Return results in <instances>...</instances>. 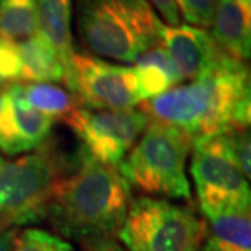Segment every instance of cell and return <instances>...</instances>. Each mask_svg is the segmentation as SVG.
I'll list each match as a JSON object with an SVG mask.
<instances>
[{
  "label": "cell",
  "instance_id": "cell-1",
  "mask_svg": "<svg viewBox=\"0 0 251 251\" xmlns=\"http://www.w3.org/2000/svg\"><path fill=\"white\" fill-rule=\"evenodd\" d=\"M250 94L249 67L225 53L211 72L145 100L141 110L150 120L175 127L197 141L247 128Z\"/></svg>",
  "mask_w": 251,
  "mask_h": 251
},
{
  "label": "cell",
  "instance_id": "cell-2",
  "mask_svg": "<svg viewBox=\"0 0 251 251\" xmlns=\"http://www.w3.org/2000/svg\"><path fill=\"white\" fill-rule=\"evenodd\" d=\"M130 202V184L117 168L84 153L80 166L54 183L45 218L63 237L82 243L117 234Z\"/></svg>",
  "mask_w": 251,
  "mask_h": 251
},
{
  "label": "cell",
  "instance_id": "cell-3",
  "mask_svg": "<svg viewBox=\"0 0 251 251\" xmlns=\"http://www.w3.org/2000/svg\"><path fill=\"white\" fill-rule=\"evenodd\" d=\"M84 46L100 59L134 63L161 42L163 23L148 0H73Z\"/></svg>",
  "mask_w": 251,
  "mask_h": 251
},
{
  "label": "cell",
  "instance_id": "cell-4",
  "mask_svg": "<svg viewBox=\"0 0 251 251\" xmlns=\"http://www.w3.org/2000/svg\"><path fill=\"white\" fill-rule=\"evenodd\" d=\"M193 144L190 135L175 127L148 123L117 171L130 187L145 194L190 200L186 166Z\"/></svg>",
  "mask_w": 251,
  "mask_h": 251
},
{
  "label": "cell",
  "instance_id": "cell-5",
  "mask_svg": "<svg viewBox=\"0 0 251 251\" xmlns=\"http://www.w3.org/2000/svg\"><path fill=\"white\" fill-rule=\"evenodd\" d=\"M206 224L188 206L169 200H131L117 239L128 251H200Z\"/></svg>",
  "mask_w": 251,
  "mask_h": 251
},
{
  "label": "cell",
  "instance_id": "cell-6",
  "mask_svg": "<svg viewBox=\"0 0 251 251\" xmlns=\"http://www.w3.org/2000/svg\"><path fill=\"white\" fill-rule=\"evenodd\" d=\"M62 171L59 155L45 145L16 159L0 155V222L18 226L45 218Z\"/></svg>",
  "mask_w": 251,
  "mask_h": 251
},
{
  "label": "cell",
  "instance_id": "cell-7",
  "mask_svg": "<svg viewBox=\"0 0 251 251\" xmlns=\"http://www.w3.org/2000/svg\"><path fill=\"white\" fill-rule=\"evenodd\" d=\"M191 176L201 212L206 219L230 212L250 211L249 179L239 169L225 133L193 144Z\"/></svg>",
  "mask_w": 251,
  "mask_h": 251
},
{
  "label": "cell",
  "instance_id": "cell-8",
  "mask_svg": "<svg viewBox=\"0 0 251 251\" xmlns=\"http://www.w3.org/2000/svg\"><path fill=\"white\" fill-rule=\"evenodd\" d=\"M78 137L84 153L94 161L117 168L137 143L150 119L143 110L75 108L64 119Z\"/></svg>",
  "mask_w": 251,
  "mask_h": 251
},
{
  "label": "cell",
  "instance_id": "cell-9",
  "mask_svg": "<svg viewBox=\"0 0 251 251\" xmlns=\"http://www.w3.org/2000/svg\"><path fill=\"white\" fill-rule=\"evenodd\" d=\"M66 85L85 108L130 109L143 102L134 67L97 56L74 53Z\"/></svg>",
  "mask_w": 251,
  "mask_h": 251
},
{
  "label": "cell",
  "instance_id": "cell-10",
  "mask_svg": "<svg viewBox=\"0 0 251 251\" xmlns=\"http://www.w3.org/2000/svg\"><path fill=\"white\" fill-rule=\"evenodd\" d=\"M161 42L171 54L181 80L202 77L225 54L206 29L187 24L163 25Z\"/></svg>",
  "mask_w": 251,
  "mask_h": 251
},
{
  "label": "cell",
  "instance_id": "cell-11",
  "mask_svg": "<svg viewBox=\"0 0 251 251\" xmlns=\"http://www.w3.org/2000/svg\"><path fill=\"white\" fill-rule=\"evenodd\" d=\"M251 14L237 0H218L212 20V38L225 53L240 62L250 59Z\"/></svg>",
  "mask_w": 251,
  "mask_h": 251
},
{
  "label": "cell",
  "instance_id": "cell-12",
  "mask_svg": "<svg viewBox=\"0 0 251 251\" xmlns=\"http://www.w3.org/2000/svg\"><path fill=\"white\" fill-rule=\"evenodd\" d=\"M73 0H38L39 32L53 46L66 70V80L72 72L74 42H73Z\"/></svg>",
  "mask_w": 251,
  "mask_h": 251
},
{
  "label": "cell",
  "instance_id": "cell-13",
  "mask_svg": "<svg viewBox=\"0 0 251 251\" xmlns=\"http://www.w3.org/2000/svg\"><path fill=\"white\" fill-rule=\"evenodd\" d=\"M21 62L20 80L29 82H64L66 70L50 42L39 31L17 44Z\"/></svg>",
  "mask_w": 251,
  "mask_h": 251
},
{
  "label": "cell",
  "instance_id": "cell-14",
  "mask_svg": "<svg viewBox=\"0 0 251 251\" xmlns=\"http://www.w3.org/2000/svg\"><path fill=\"white\" fill-rule=\"evenodd\" d=\"M134 70L143 100L155 98L183 81L162 42L148 48L135 59Z\"/></svg>",
  "mask_w": 251,
  "mask_h": 251
},
{
  "label": "cell",
  "instance_id": "cell-15",
  "mask_svg": "<svg viewBox=\"0 0 251 251\" xmlns=\"http://www.w3.org/2000/svg\"><path fill=\"white\" fill-rule=\"evenodd\" d=\"M6 92L10 99L13 120L17 130L18 145L21 152H28L44 147L52 133L54 119L46 116L28 103L20 82L6 85Z\"/></svg>",
  "mask_w": 251,
  "mask_h": 251
},
{
  "label": "cell",
  "instance_id": "cell-16",
  "mask_svg": "<svg viewBox=\"0 0 251 251\" xmlns=\"http://www.w3.org/2000/svg\"><path fill=\"white\" fill-rule=\"evenodd\" d=\"M38 31V0H0L1 38L18 44Z\"/></svg>",
  "mask_w": 251,
  "mask_h": 251
},
{
  "label": "cell",
  "instance_id": "cell-17",
  "mask_svg": "<svg viewBox=\"0 0 251 251\" xmlns=\"http://www.w3.org/2000/svg\"><path fill=\"white\" fill-rule=\"evenodd\" d=\"M23 95L28 103L52 119H66L77 108V99L72 92L53 82L21 84Z\"/></svg>",
  "mask_w": 251,
  "mask_h": 251
},
{
  "label": "cell",
  "instance_id": "cell-18",
  "mask_svg": "<svg viewBox=\"0 0 251 251\" xmlns=\"http://www.w3.org/2000/svg\"><path fill=\"white\" fill-rule=\"evenodd\" d=\"M212 239L229 251H251L250 211L230 212L206 219Z\"/></svg>",
  "mask_w": 251,
  "mask_h": 251
},
{
  "label": "cell",
  "instance_id": "cell-19",
  "mask_svg": "<svg viewBox=\"0 0 251 251\" xmlns=\"http://www.w3.org/2000/svg\"><path fill=\"white\" fill-rule=\"evenodd\" d=\"M13 251H74V249L60 236L42 229L29 227L23 232H17Z\"/></svg>",
  "mask_w": 251,
  "mask_h": 251
},
{
  "label": "cell",
  "instance_id": "cell-20",
  "mask_svg": "<svg viewBox=\"0 0 251 251\" xmlns=\"http://www.w3.org/2000/svg\"><path fill=\"white\" fill-rule=\"evenodd\" d=\"M0 151L9 155L21 153L18 145L17 130L13 120L10 99L6 88H0Z\"/></svg>",
  "mask_w": 251,
  "mask_h": 251
},
{
  "label": "cell",
  "instance_id": "cell-21",
  "mask_svg": "<svg viewBox=\"0 0 251 251\" xmlns=\"http://www.w3.org/2000/svg\"><path fill=\"white\" fill-rule=\"evenodd\" d=\"M218 0H176L179 13L190 25L209 28L215 14Z\"/></svg>",
  "mask_w": 251,
  "mask_h": 251
},
{
  "label": "cell",
  "instance_id": "cell-22",
  "mask_svg": "<svg viewBox=\"0 0 251 251\" xmlns=\"http://www.w3.org/2000/svg\"><path fill=\"white\" fill-rule=\"evenodd\" d=\"M226 140L229 144V150L233 159L237 163L243 175L250 180L251 176V143L250 134L247 128H233L225 131Z\"/></svg>",
  "mask_w": 251,
  "mask_h": 251
},
{
  "label": "cell",
  "instance_id": "cell-23",
  "mask_svg": "<svg viewBox=\"0 0 251 251\" xmlns=\"http://www.w3.org/2000/svg\"><path fill=\"white\" fill-rule=\"evenodd\" d=\"M21 62L17 44H13L0 36V87L20 80Z\"/></svg>",
  "mask_w": 251,
  "mask_h": 251
},
{
  "label": "cell",
  "instance_id": "cell-24",
  "mask_svg": "<svg viewBox=\"0 0 251 251\" xmlns=\"http://www.w3.org/2000/svg\"><path fill=\"white\" fill-rule=\"evenodd\" d=\"M153 10H158L159 14L169 25H179V9L176 0H148Z\"/></svg>",
  "mask_w": 251,
  "mask_h": 251
},
{
  "label": "cell",
  "instance_id": "cell-25",
  "mask_svg": "<svg viewBox=\"0 0 251 251\" xmlns=\"http://www.w3.org/2000/svg\"><path fill=\"white\" fill-rule=\"evenodd\" d=\"M82 251H128L112 237L92 239L82 242Z\"/></svg>",
  "mask_w": 251,
  "mask_h": 251
},
{
  "label": "cell",
  "instance_id": "cell-26",
  "mask_svg": "<svg viewBox=\"0 0 251 251\" xmlns=\"http://www.w3.org/2000/svg\"><path fill=\"white\" fill-rule=\"evenodd\" d=\"M17 232L16 226L0 222V251H13L14 237Z\"/></svg>",
  "mask_w": 251,
  "mask_h": 251
},
{
  "label": "cell",
  "instance_id": "cell-27",
  "mask_svg": "<svg viewBox=\"0 0 251 251\" xmlns=\"http://www.w3.org/2000/svg\"><path fill=\"white\" fill-rule=\"evenodd\" d=\"M200 251H229V250L224 249V247H222V246H219V244H218L212 237H209V239L202 244V247H201V250Z\"/></svg>",
  "mask_w": 251,
  "mask_h": 251
},
{
  "label": "cell",
  "instance_id": "cell-28",
  "mask_svg": "<svg viewBox=\"0 0 251 251\" xmlns=\"http://www.w3.org/2000/svg\"><path fill=\"white\" fill-rule=\"evenodd\" d=\"M239 4L242 6L243 9L246 10L249 14H251V0H237Z\"/></svg>",
  "mask_w": 251,
  "mask_h": 251
}]
</instances>
